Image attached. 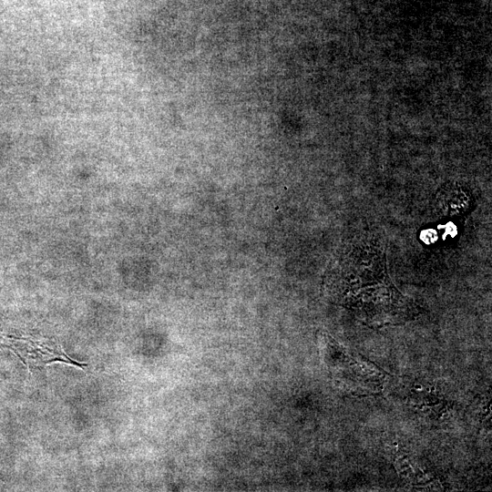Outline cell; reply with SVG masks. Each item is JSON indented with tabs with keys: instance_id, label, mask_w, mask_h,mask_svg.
<instances>
[{
	"instance_id": "obj_1",
	"label": "cell",
	"mask_w": 492,
	"mask_h": 492,
	"mask_svg": "<svg viewBox=\"0 0 492 492\" xmlns=\"http://www.w3.org/2000/svg\"><path fill=\"white\" fill-rule=\"evenodd\" d=\"M326 286L334 301L371 326L400 323L415 313L390 280L384 252L373 243L349 245L330 266Z\"/></svg>"
}]
</instances>
